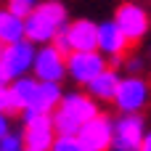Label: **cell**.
<instances>
[{"label":"cell","instance_id":"cell-6","mask_svg":"<svg viewBox=\"0 0 151 151\" xmlns=\"http://www.w3.org/2000/svg\"><path fill=\"white\" fill-rule=\"evenodd\" d=\"M143 133H146V119H143L141 111L122 114L117 122H111V143H109V151H138Z\"/></svg>","mask_w":151,"mask_h":151},{"label":"cell","instance_id":"cell-2","mask_svg":"<svg viewBox=\"0 0 151 151\" xmlns=\"http://www.w3.org/2000/svg\"><path fill=\"white\" fill-rule=\"evenodd\" d=\"M64 24H66V8L58 0H45L37 3L24 16V37L35 45H45Z\"/></svg>","mask_w":151,"mask_h":151},{"label":"cell","instance_id":"cell-13","mask_svg":"<svg viewBox=\"0 0 151 151\" xmlns=\"http://www.w3.org/2000/svg\"><path fill=\"white\" fill-rule=\"evenodd\" d=\"M64 29H66V40H69L72 50H93L96 48V24L93 21L77 19Z\"/></svg>","mask_w":151,"mask_h":151},{"label":"cell","instance_id":"cell-21","mask_svg":"<svg viewBox=\"0 0 151 151\" xmlns=\"http://www.w3.org/2000/svg\"><path fill=\"white\" fill-rule=\"evenodd\" d=\"M8 130H11V119H8V114H5V111H0V138H3Z\"/></svg>","mask_w":151,"mask_h":151},{"label":"cell","instance_id":"cell-15","mask_svg":"<svg viewBox=\"0 0 151 151\" xmlns=\"http://www.w3.org/2000/svg\"><path fill=\"white\" fill-rule=\"evenodd\" d=\"M61 85L58 82H42V80H37V90H35V98H32V104L27 106V109H35V111H53L56 106H58V101H61Z\"/></svg>","mask_w":151,"mask_h":151},{"label":"cell","instance_id":"cell-14","mask_svg":"<svg viewBox=\"0 0 151 151\" xmlns=\"http://www.w3.org/2000/svg\"><path fill=\"white\" fill-rule=\"evenodd\" d=\"M117 82H119V74L117 69H109L104 66L93 80H88V96H93L96 101H111L114 98V90H117Z\"/></svg>","mask_w":151,"mask_h":151},{"label":"cell","instance_id":"cell-24","mask_svg":"<svg viewBox=\"0 0 151 151\" xmlns=\"http://www.w3.org/2000/svg\"><path fill=\"white\" fill-rule=\"evenodd\" d=\"M0 50H3V45H0Z\"/></svg>","mask_w":151,"mask_h":151},{"label":"cell","instance_id":"cell-4","mask_svg":"<svg viewBox=\"0 0 151 151\" xmlns=\"http://www.w3.org/2000/svg\"><path fill=\"white\" fill-rule=\"evenodd\" d=\"M35 42H29L27 37H19L16 42L3 45L0 50V80L11 82L21 74H27L32 69V58H35Z\"/></svg>","mask_w":151,"mask_h":151},{"label":"cell","instance_id":"cell-17","mask_svg":"<svg viewBox=\"0 0 151 151\" xmlns=\"http://www.w3.org/2000/svg\"><path fill=\"white\" fill-rule=\"evenodd\" d=\"M48 151H85V149L80 146L77 135H56Z\"/></svg>","mask_w":151,"mask_h":151},{"label":"cell","instance_id":"cell-23","mask_svg":"<svg viewBox=\"0 0 151 151\" xmlns=\"http://www.w3.org/2000/svg\"><path fill=\"white\" fill-rule=\"evenodd\" d=\"M21 151H29V149H21Z\"/></svg>","mask_w":151,"mask_h":151},{"label":"cell","instance_id":"cell-7","mask_svg":"<svg viewBox=\"0 0 151 151\" xmlns=\"http://www.w3.org/2000/svg\"><path fill=\"white\" fill-rule=\"evenodd\" d=\"M114 24L125 35V40L130 45H135V42H141L149 35L151 16H149V11L143 5H138V3H122L117 8V13H114Z\"/></svg>","mask_w":151,"mask_h":151},{"label":"cell","instance_id":"cell-8","mask_svg":"<svg viewBox=\"0 0 151 151\" xmlns=\"http://www.w3.org/2000/svg\"><path fill=\"white\" fill-rule=\"evenodd\" d=\"M74 135H77L80 146L85 151H109V143H111V119L98 111L96 117L85 119Z\"/></svg>","mask_w":151,"mask_h":151},{"label":"cell","instance_id":"cell-5","mask_svg":"<svg viewBox=\"0 0 151 151\" xmlns=\"http://www.w3.org/2000/svg\"><path fill=\"white\" fill-rule=\"evenodd\" d=\"M151 98V85L146 77L141 74H127L125 80L117 82V90H114V106L122 111V114H133V111H143V106L149 104Z\"/></svg>","mask_w":151,"mask_h":151},{"label":"cell","instance_id":"cell-11","mask_svg":"<svg viewBox=\"0 0 151 151\" xmlns=\"http://www.w3.org/2000/svg\"><path fill=\"white\" fill-rule=\"evenodd\" d=\"M35 90H37V77L21 74V77H16V80L5 82V104H3V111H5L8 117L21 114V111L32 104Z\"/></svg>","mask_w":151,"mask_h":151},{"label":"cell","instance_id":"cell-19","mask_svg":"<svg viewBox=\"0 0 151 151\" xmlns=\"http://www.w3.org/2000/svg\"><path fill=\"white\" fill-rule=\"evenodd\" d=\"M37 3H40V0H8V11L24 19V16H27V13H29Z\"/></svg>","mask_w":151,"mask_h":151},{"label":"cell","instance_id":"cell-9","mask_svg":"<svg viewBox=\"0 0 151 151\" xmlns=\"http://www.w3.org/2000/svg\"><path fill=\"white\" fill-rule=\"evenodd\" d=\"M104 66H106V56L98 48H93V50H72L66 56V72L77 85H85L88 80H93Z\"/></svg>","mask_w":151,"mask_h":151},{"label":"cell","instance_id":"cell-20","mask_svg":"<svg viewBox=\"0 0 151 151\" xmlns=\"http://www.w3.org/2000/svg\"><path fill=\"white\" fill-rule=\"evenodd\" d=\"M122 66L127 69V74H141L143 61H141V58H127V61H122Z\"/></svg>","mask_w":151,"mask_h":151},{"label":"cell","instance_id":"cell-10","mask_svg":"<svg viewBox=\"0 0 151 151\" xmlns=\"http://www.w3.org/2000/svg\"><path fill=\"white\" fill-rule=\"evenodd\" d=\"M32 72H35V77L42 80V82H61V80L66 77V58H64L50 42H45L40 50H35Z\"/></svg>","mask_w":151,"mask_h":151},{"label":"cell","instance_id":"cell-18","mask_svg":"<svg viewBox=\"0 0 151 151\" xmlns=\"http://www.w3.org/2000/svg\"><path fill=\"white\" fill-rule=\"evenodd\" d=\"M24 149V138H21V133H5L3 138H0V151H21Z\"/></svg>","mask_w":151,"mask_h":151},{"label":"cell","instance_id":"cell-3","mask_svg":"<svg viewBox=\"0 0 151 151\" xmlns=\"http://www.w3.org/2000/svg\"><path fill=\"white\" fill-rule=\"evenodd\" d=\"M21 122H24V149L29 151H48L53 138H56V130H53V119L48 111H35V109H24L21 114Z\"/></svg>","mask_w":151,"mask_h":151},{"label":"cell","instance_id":"cell-16","mask_svg":"<svg viewBox=\"0 0 151 151\" xmlns=\"http://www.w3.org/2000/svg\"><path fill=\"white\" fill-rule=\"evenodd\" d=\"M19 37H24V19L8 8H0V45L16 42Z\"/></svg>","mask_w":151,"mask_h":151},{"label":"cell","instance_id":"cell-1","mask_svg":"<svg viewBox=\"0 0 151 151\" xmlns=\"http://www.w3.org/2000/svg\"><path fill=\"white\" fill-rule=\"evenodd\" d=\"M101 111L98 101L88 93H66L61 96L58 106L50 111V119H53V130L56 135H74L80 130V125L90 117H96Z\"/></svg>","mask_w":151,"mask_h":151},{"label":"cell","instance_id":"cell-12","mask_svg":"<svg viewBox=\"0 0 151 151\" xmlns=\"http://www.w3.org/2000/svg\"><path fill=\"white\" fill-rule=\"evenodd\" d=\"M96 48H98L104 56H122V53L130 48V42L125 40V35L119 32V27H117L114 19H111V21L96 24Z\"/></svg>","mask_w":151,"mask_h":151},{"label":"cell","instance_id":"cell-22","mask_svg":"<svg viewBox=\"0 0 151 151\" xmlns=\"http://www.w3.org/2000/svg\"><path fill=\"white\" fill-rule=\"evenodd\" d=\"M138 151H151V130H149V133H143V138H141V146H138Z\"/></svg>","mask_w":151,"mask_h":151}]
</instances>
